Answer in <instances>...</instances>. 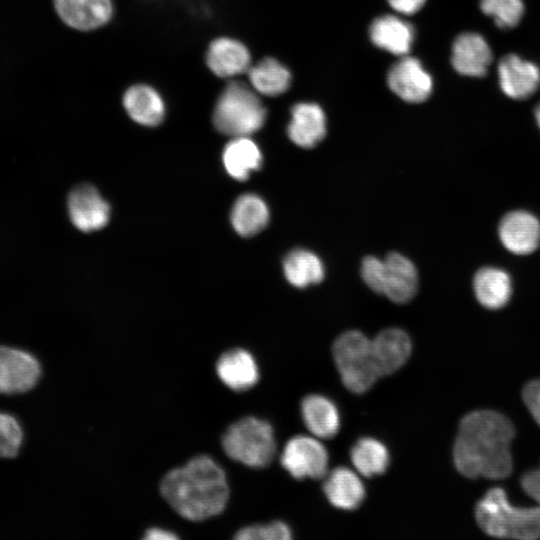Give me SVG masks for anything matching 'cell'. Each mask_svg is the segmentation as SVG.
I'll return each instance as SVG.
<instances>
[{
	"label": "cell",
	"instance_id": "obj_1",
	"mask_svg": "<svg viewBox=\"0 0 540 540\" xmlns=\"http://www.w3.org/2000/svg\"><path fill=\"white\" fill-rule=\"evenodd\" d=\"M513 423L493 410H475L460 421L453 447L457 471L468 478L503 479L513 469Z\"/></svg>",
	"mask_w": 540,
	"mask_h": 540
},
{
	"label": "cell",
	"instance_id": "obj_2",
	"mask_svg": "<svg viewBox=\"0 0 540 540\" xmlns=\"http://www.w3.org/2000/svg\"><path fill=\"white\" fill-rule=\"evenodd\" d=\"M160 492L180 516L191 521L220 514L229 498L226 474L208 455L196 456L170 470L160 483Z\"/></svg>",
	"mask_w": 540,
	"mask_h": 540
},
{
	"label": "cell",
	"instance_id": "obj_3",
	"mask_svg": "<svg viewBox=\"0 0 540 540\" xmlns=\"http://www.w3.org/2000/svg\"><path fill=\"white\" fill-rule=\"evenodd\" d=\"M475 518L479 527L489 536L532 540L540 538V505L513 506L505 490L489 489L477 502Z\"/></svg>",
	"mask_w": 540,
	"mask_h": 540
},
{
	"label": "cell",
	"instance_id": "obj_4",
	"mask_svg": "<svg viewBox=\"0 0 540 540\" xmlns=\"http://www.w3.org/2000/svg\"><path fill=\"white\" fill-rule=\"evenodd\" d=\"M225 454L251 468H264L274 459L273 427L263 419L247 416L231 424L221 438Z\"/></svg>",
	"mask_w": 540,
	"mask_h": 540
},
{
	"label": "cell",
	"instance_id": "obj_5",
	"mask_svg": "<svg viewBox=\"0 0 540 540\" xmlns=\"http://www.w3.org/2000/svg\"><path fill=\"white\" fill-rule=\"evenodd\" d=\"M266 111L255 92L245 83L230 82L213 112L216 129L232 137L249 136L264 124Z\"/></svg>",
	"mask_w": 540,
	"mask_h": 540
},
{
	"label": "cell",
	"instance_id": "obj_6",
	"mask_svg": "<svg viewBox=\"0 0 540 540\" xmlns=\"http://www.w3.org/2000/svg\"><path fill=\"white\" fill-rule=\"evenodd\" d=\"M332 354L341 381L349 391L365 393L380 378L371 339L364 333L357 330L342 333L333 343Z\"/></svg>",
	"mask_w": 540,
	"mask_h": 540
},
{
	"label": "cell",
	"instance_id": "obj_7",
	"mask_svg": "<svg viewBox=\"0 0 540 540\" xmlns=\"http://www.w3.org/2000/svg\"><path fill=\"white\" fill-rule=\"evenodd\" d=\"M280 463L297 480L320 479L328 472L329 454L319 438L296 435L285 444Z\"/></svg>",
	"mask_w": 540,
	"mask_h": 540
},
{
	"label": "cell",
	"instance_id": "obj_8",
	"mask_svg": "<svg viewBox=\"0 0 540 540\" xmlns=\"http://www.w3.org/2000/svg\"><path fill=\"white\" fill-rule=\"evenodd\" d=\"M502 245L516 255L533 253L540 245V221L525 210L506 213L498 225Z\"/></svg>",
	"mask_w": 540,
	"mask_h": 540
},
{
	"label": "cell",
	"instance_id": "obj_9",
	"mask_svg": "<svg viewBox=\"0 0 540 540\" xmlns=\"http://www.w3.org/2000/svg\"><path fill=\"white\" fill-rule=\"evenodd\" d=\"M40 374V364L32 355L0 346V393L28 391L37 383Z\"/></svg>",
	"mask_w": 540,
	"mask_h": 540
},
{
	"label": "cell",
	"instance_id": "obj_10",
	"mask_svg": "<svg viewBox=\"0 0 540 540\" xmlns=\"http://www.w3.org/2000/svg\"><path fill=\"white\" fill-rule=\"evenodd\" d=\"M68 211L74 226L83 232L103 228L110 218L109 204L93 186L86 184L71 191Z\"/></svg>",
	"mask_w": 540,
	"mask_h": 540
},
{
	"label": "cell",
	"instance_id": "obj_11",
	"mask_svg": "<svg viewBox=\"0 0 540 540\" xmlns=\"http://www.w3.org/2000/svg\"><path fill=\"white\" fill-rule=\"evenodd\" d=\"M387 80L396 95L411 103L425 101L432 92L431 76L413 57H404L395 63L388 72Z\"/></svg>",
	"mask_w": 540,
	"mask_h": 540
},
{
	"label": "cell",
	"instance_id": "obj_12",
	"mask_svg": "<svg viewBox=\"0 0 540 540\" xmlns=\"http://www.w3.org/2000/svg\"><path fill=\"white\" fill-rule=\"evenodd\" d=\"M323 492L328 502L345 511L357 509L366 496L361 475L354 469L339 466L324 476Z\"/></svg>",
	"mask_w": 540,
	"mask_h": 540
},
{
	"label": "cell",
	"instance_id": "obj_13",
	"mask_svg": "<svg viewBox=\"0 0 540 540\" xmlns=\"http://www.w3.org/2000/svg\"><path fill=\"white\" fill-rule=\"evenodd\" d=\"M498 76L502 91L513 99L528 98L540 85L539 68L514 54L501 59Z\"/></svg>",
	"mask_w": 540,
	"mask_h": 540
},
{
	"label": "cell",
	"instance_id": "obj_14",
	"mask_svg": "<svg viewBox=\"0 0 540 540\" xmlns=\"http://www.w3.org/2000/svg\"><path fill=\"white\" fill-rule=\"evenodd\" d=\"M372 353L380 377L390 375L402 368L412 352L409 335L399 328L381 331L371 340Z\"/></svg>",
	"mask_w": 540,
	"mask_h": 540
},
{
	"label": "cell",
	"instance_id": "obj_15",
	"mask_svg": "<svg viewBox=\"0 0 540 540\" xmlns=\"http://www.w3.org/2000/svg\"><path fill=\"white\" fill-rule=\"evenodd\" d=\"M216 373L228 388L237 392L254 387L260 378L257 361L242 348L223 353L216 363Z\"/></svg>",
	"mask_w": 540,
	"mask_h": 540
},
{
	"label": "cell",
	"instance_id": "obj_16",
	"mask_svg": "<svg viewBox=\"0 0 540 540\" xmlns=\"http://www.w3.org/2000/svg\"><path fill=\"white\" fill-rule=\"evenodd\" d=\"M57 14L68 26L92 30L106 24L113 13L111 0H53Z\"/></svg>",
	"mask_w": 540,
	"mask_h": 540
},
{
	"label": "cell",
	"instance_id": "obj_17",
	"mask_svg": "<svg viewBox=\"0 0 540 540\" xmlns=\"http://www.w3.org/2000/svg\"><path fill=\"white\" fill-rule=\"evenodd\" d=\"M492 60L491 49L486 40L476 33L459 35L452 47V65L465 76L482 77Z\"/></svg>",
	"mask_w": 540,
	"mask_h": 540
},
{
	"label": "cell",
	"instance_id": "obj_18",
	"mask_svg": "<svg viewBox=\"0 0 540 540\" xmlns=\"http://www.w3.org/2000/svg\"><path fill=\"white\" fill-rule=\"evenodd\" d=\"M301 417L310 433L319 439H330L341 427V415L337 405L321 394L305 396L300 405Z\"/></svg>",
	"mask_w": 540,
	"mask_h": 540
},
{
	"label": "cell",
	"instance_id": "obj_19",
	"mask_svg": "<svg viewBox=\"0 0 540 540\" xmlns=\"http://www.w3.org/2000/svg\"><path fill=\"white\" fill-rule=\"evenodd\" d=\"M383 293L396 303L410 301L417 292L418 274L414 264L398 252L389 253L384 259Z\"/></svg>",
	"mask_w": 540,
	"mask_h": 540
},
{
	"label": "cell",
	"instance_id": "obj_20",
	"mask_svg": "<svg viewBox=\"0 0 540 540\" xmlns=\"http://www.w3.org/2000/svg\"><path fill=\"white\" fill-rule=\"evenodd\" d=\"M250 54L245 45L231 38L212 41L206 53L209 69L218 77L229 78L248 71Z\"/></svg>",
	"mask_w": 540,
	"mask_h": 540
},
{
	"label": "cell",
	"instance_id": "obj_21",
	"mask_svg": "<svg viewBox=\"0 0 540 540\" xmlns=\"http://www.w3.org/2000/svg\"><path fill=\"white\" fill-rule=\"evenodd\" d=\"M287 133L290 140L303 148L317 145L326 134L325 114L314 103H299L291 110Z\"/></svg>",
	"mask_w": 540,
	"mask_h": 540
},
{
	"label": "cell",
	"instance_id": "obj_22",
	"mask_svg": "<svg viewBox=\"0 0 540 540\" xmlns=\"http://www.w3.org/2000/svg\"><path fill=\"white\" fill-rule=\"evenodd\" d=\"M473 290L477 301L490 310L501 309L512 294L510 275L497 267H482L474 275Z\"/></svg>",
	"mask_w": 540,
	"mask_h": 540
},
{
	"label": "cell",
	"instance_id": "obj_23",
	"mask_svg": "<svg viewBox=\"0 0 540 540\" xmlns=\"http://www.w3.org/2000/svg\"><path fill=\"white\" fill-rule=\"evenodd\" d=\"M369 36L377 47L395 55H405L410 51L414 31L413 27L402 19L385 15L372 22Z\"/></svg>",
	"mask_w": 540,
	"mask_h": 540
},
{
	"label": "cell",
	"instance_id": "obj_24",
	"mask_svg": "<svg viewBox=\"0 0 540 540\" xmlns=\"http://www.w3.org/2000/svg\"><path fill=\"white\" fill-rule=\"evenodd\" d=\"M123 104L128 115L141 125H159L165 115L161 96L147 85L131 86L124 94Z\"/></svg>",
	"mask_w": 540,
	"mask_h": 540
},
{
	"label": "cell",
	"instance_id": "obj_25",
	"mask_svg": "<svg viewBox=\"0 0 540 540\" xmlns=\"http://www.w3.org/2000/svg\"><path fill=\"white\" fill-rule=\"evenodd\" d=\"M222 159L227 173L241 181L246 180L262 164L260 149L248 136L234 137L225 146Z\"/></svg>",
	"mask_w": 540,
	"mask_h": 540
},
{
	"label": "cell",
	"instance_id": "obj_26",
	"mask_svg": "<svg viewBox=\"0 0 540 540\" xmlns=\"http://www.w3.org/2000/svg\"><path fill=\"white\" fill-rule=\"evenodd\" d=\"M354 469L363 477H374L386 472L390 465L387 446L374 437L359 438L350 450Z\"/></svg>",
	"mask_w": 540,
	"mask_h": 540
},
{
	"label": "cell",
	"instance_id": "obj_27",
	"mask_svg": "<svg viewBox=\"0 0 540 540\" xmlns=\"http://www.w3.org/2000/svg\"><path fill=\"white\" fill-rule=\"evenodd\" d=\"M269 209L257 195L244 194L234 203L231 210V223L235 231L244 237L253 236L266 227Z\"/></svg>",
	"mask_w": 540,
	"mask_h": 540
},
{
	"label": "cell",
	"instance_id": "obj_28",
	"mask_svg": "<svg viewBox=\"0 0 540 540\" xmlns=\"http://www.w3.org/2000/svg\"><path fill=\"white\" fill-rule=\"evenodd\" d=\"M283 271L288 282L298 288L317 284L324 278V266L320 258L305 249L289 252L283 260Z\"/></svg>",
	"mask_w": 540,
	"mask_h": 540
},
{
	"label": "cell",
	"instance_id": "obj_29",
	"mask_svg": "<svg viewBox=\"0 0 540 540\" xmlns=\"http://www.w3.org/2000/svg\"><path fill=\"white\" fill-rule=\"evenodd\" d=\"M248 77L253 88L267 96L284 93L291 83L288 69L273 58H265L250 67Z\"/></svg>",
	"mask_w": 540,
	"mask_h": 540
},
{
	"label": "cell",
	"instance_id": "obj_30",
	"mask_svg": "<svg viewBox=\"0 0 540 540\" xmlns=\"http://www.w3.org/2000/svg\"><path fill=\"white\" fill-rule=\"evenodd\" d=\"M483 13L493 18L500 28H512L521 20L524 5L521 0H481Z\"/></svg>",
	"mask_w": 540,
	"mask_h": 540
},
{
	"label": "cell",
	"instance_id": "obj_31",
	"mask_svg": "<svg viewBox=\"0 0 540 540\" xmlns=\"http://www.w3.org/2000/svg\"><path fill=\"white\" fill-rule=\"evenodd\" d=\"M290 526L280 520L264 525H250L243 527L235 534L238 540H289L292 538Z\"/></svg>",
	"mask_w": 540,
	"mask_h": 540
},
{
	"label": "cell",
	"instance_id": "obj_32",
	"mask_svg": "<svg viewBox=\"0 0 540 540\" xmlns=\"http://www.w3.org/2000/svg\"><path fill=\"white\" fill-rule=\"evenodd\" d=\"M23 433L14 417L0 413V457L17 455Z\"/></svg>",
	"mask_w": 540,
	"mask_h": 540
},
{
	"label": "cell",
	"instance_id": "obj_33",
	"mask_svg": "<svg viewBox=\"0 0 540 540\" xmlns=\"http://www.w3.org/2000/svg\"><path fill=\"white\" fill-rule=\"evenodd\" d=\"M384 260L374 256H367L361 265V275L367 286L376 293H383L384 285Z\"/></svg>",
	"mask_w": 540,
	"mask_h": 540
},
{
	"label": "cell",
	"instance_id": "obj_34",
	"mask_svg": "<svg viewBox=\"0 0 540 540\" xmlns=\"http://www.w3.org/2000/svg\"><path fill=\"white\" fill-rule=\"evenodd\" d=\"M523 401L540 426V378L529 381L523 388Z\"/></svg>",
	"mask_w": 540,
	"mask_h": 540
},
{
	"label": "cell",
	"instance_id": "obj_35",
	"mask_svg": "<svg viewBox=\"0 0 540 540\" xmlns=\"http://www.w3.org/2000/svg\"><path fill=\"white\" fill-rule=\"evenodd\" d=\"M520 483L524 492L540 505V469L524 473Z\"/></svg>",
	"mask_w": 540,
	"mask_h": 540
},
{
	"label": "cell",
	"instance_id": "obj_36",
	"mask_svg": "<svg viewBox=\"0 0 540 540\" xmlns=\"http://www.w3.org/2000/svg\"><path fill=\"white\" fill-rule=\"evenodd\" d=\"M426 0H388L390 6L404 14H413L421 9Z\"/></svg>",
	"mask_w": 540,
	"mask_h": 540
},
{
	"label": "cell",
	"instance_id": "obj_37",
	"mask_svg": "<svg viewBox=\"0 0 540 540\" xmlns=\"http://www.w3.org/2000/svg\"><path fill=\"white\" fill-rule=\"evenodd\" d=\"M143 538L147 540H175L178 539V536L169 530L153 527L145 532Z\"/></svg>",
	"mask_w": 540,
	"mask_h": 540
},
{
	"label": "cell",
	"instance_id": "obj_38",
	"mask_svg": "<svg viewBox=\"0 0 540 540\" xmlns=\"http://www.w3.org/2000/svg\"><path fill=\"white\" fill-rule=\"evenodd\" d=\"M535 118H536L537 124H538V126L540 128V104L535 109Z\"/></svg>",
	"mask_w": 540,
	"mask_h": 540
}]
</instances>
